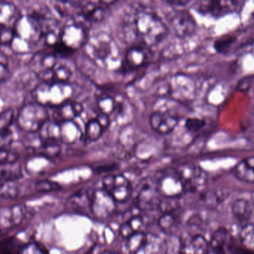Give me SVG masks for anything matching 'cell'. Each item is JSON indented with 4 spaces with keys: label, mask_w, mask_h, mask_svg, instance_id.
<instances>
[{
    "label": "cell",
    "mask_w": 254,
    "mask_h": 254,
    "mask_svg": "<svg viewBox=\"0 0 254 254\" xmlns=\"http://www.w3.org/2000/svg\"><path fill=\"white\" fill-rule=\"evenodd\" d=\"M123 24L125 41L130 47L141 45L151 48L163 41L169 33V29L162 19L145 8L130 11Z\"/></svg>",
    "instance_id": "cell-1"
},
{
    "label": "cell",
    "mask_w": 254,
    "mask_h": 254,
    "mask_svg": "<svg viewBox=\"0 0 254 254\" xmlns=\"http://www.w3.org/2000/svg\"><path fill=\"white\" fill-rule=\"evenodd\" d=\"M74 92L70 83L42 82L32 93L35 102L47 108H55L72 100Z\"/></svg>",
    "instance_id": "cell-2"
},
{
    "label": "cell",
    "mask_w": 254,
    "mask_h": 254,
    "mask_svg": "<svg viewBox=\"0 0 254 254\" xmlns=\"http://www.w3.org/2000/svg\"><path fill=\"white\" fill-rule=\"evenodd\" d=\"M50 120L48 108L38 102L25 104L17 117L19 128L26 133H38L44 124Z\"/></svg>",
    "instance_id": "cell-3"
},
{
    "label": "cell",
    "mask_w": 254,
    "mask_h": 254,
    "mask_svg": "<svg viewBox=\"0 0 254 254\" xmlns=\"http://www.w3.org/2000/svg\"><path fill=\"white\" fill-rule=\"evenodd\" d=\"M88 35L85 26L78 21L66 23L60 30L59 44L68 51H76L85 47Z\"/></svg>",
    "instance_id": "cell-4"
},
{
    "label": "cell",
    "mask_w": 254,
    "mask_h": 254,
    "mask_svg": "<svg viewBox=\"0 0 254 254\" xmlns=\"http://www.w3.org/2000/svg\"><path fill=\"white\" fill-rule=\"evenodd\" d=\"M241 1H197L192 8L198 14L212 18H221L227 14L238 13L243 8Z\"/></svg>",
    "instance_id": "cell-5"
},
{
    "label": "cell",
    "mask_w": 254,
    "mask_h": 254,
    "mask_svg": "<svg viewBox=\"0 0 254 254\" xmlns=\"http://www.w3.org/2000/svg\"><path fill=\"white\" fill-rule=\"evenodd\" d=\"M16 38L32 45L43 40V29L39 19L31 14L20 15L13 27Z\"/></svg>",
    "instance_id": "cell-6"
},
{
    "label": "cell",
    "mask_w": 254,
    "mask_h": 254,
    "mask_svg": "<svg viewBox=\"0 0 254 254\" xmlns=\"http://www.w3.org/2000/svg\"><path fill=\"white\" fill-rule=\"evenodd\" d=\"M102 190L108 193L117 203H126L133 194V186L123 175H108L102 180Z\"/></svg>",
    "instance_id": "cell-7"
},
{
    "label": "cell",
    "mask_w": 254,
    "mask_h": 254,
    "mask_svg": "<svg viewBox=\"0 0 254 254\" xmlns=\"http://www.w3.org/2000/svg\"><path fill=\"white\" fill-rule=\"evenodd\" d=\"M175 170L184 184L186 191H197L206 183V172L194 163L181 165Z\"/></svg>",
    "instance_id": "cell-8"
},
{
    "label": "cell",
    "mask_w": 254,
    "mask_h": 254,
    "mask_svg": "<svg viewBox=\"0 0 254 254\" xmlns=\"http://www.w3.org/2000/svg\"><path fill=\"white\" fill-rule=\"evenodd\" d=\"M117 203L105 190L93 191L91 212L99 218H107L117 212Z\"/></svg>",
    "instance_id": "cell-9"
},
{
    "label": "cell",
    "mask_w": 254,
    "mask_h": 254,
    "mask_svg": "<svg viewBox=\"0 0 254 254\" xmlns=\"http://www.w3.org/2000/svg\"><path fill=\"white\" fill-rule=\"evenodd\" d=\"M159 194L164 197H180L185 192V187L176 170L166 172L157 182Z\"/></svg>",
    "instance_id": "cell-10"
},
{
    "label": "cell",
    "mask_w": 254,
    "mask_h": 254,
    "mask_svg": "<svg viewBox=\"0 0 254 254\" xmlns=\"http://www.w3.org/2000/svg\"><path fill=\"white\" fill-rule=\"evenodd\" d=\"M59 64L57 56L55 53H39L34 55L29 62L32 73L44 81L49 74Z\"/></svg>",
    "instance_id": "cell-11"
},
{
    "label": "cell",
    "mask_w": 254,
    "mask_h": 254,
    "mask_svg": "<svg viewBox=\"0 0 254 254\" xmlns=\"http://www.w3.org/2000/svg\"><path fill=\"white\" fill-rule=\"evenodd\" d=\"M148 121L150 127L154 132L166 135L172 133L176 128L179 119L168 112L154 111L150 115Z\"/></svg>",
    "instance_id": "cell-12"
},
{
    "label": "cell",
    "mask_w": 254,
    "mask_h": 254,
    "mask_svg": "<svg viewBox=\"0 0 254 254\" xmlns=\"http://www.w3.org/2000/svg\"><path fill=\"white\" fill-rule=\"evenodd\" d=\"M171 27L179 37H188L196 29L195 21L190 13L186 11H177L169 18Z\"/></svg>",
    "instance_id": "cell-13"
},
{
    "label": "cell",
    "mask_w": 254,
    "mask_h": 254,
    "mask_svg": "<svg viewBox=\"0 0 254 254\" xmlns=\"http://www.w3.org/2000/svg\"><path fill=\"white\" fill-rule=\"evenodd\" d=\"M235 244L234 239L227 229L218 228L208 242L207 254H229Z\"/></svg>",
    "instance_id": "cell-14"
},
{
    "label": "cell",
    "mask_w": 254,
    "mask_h": 254,
    "mask_svg": "<svg viewBox=\"0 0 254 254\" xmlns=\"http://www.w3.org/2000/svg\"><path fill=\"white\" fill-rule=\"evenodd\" d=\"M208 242L203 235L187 233L180 238V254H207Z\"/></svg>",
    "instance_id": "cell-15"
},
{
    "label": "cell",
    "mask_w": 254,
    "mask_h": 254,
    "mask_svg": "<svg viewBox=\"0 0 254 254\" xmlns=\"http://www.w3.org/2000/svg\"><path fill=\"white\" fill-rule=\"evenodd\" d=\"M151 55L149 47L141 45L130 46L126 51L125 62L129 69H138L148 63Z\"/></svg>",
    "instance_id": "cell-16"
},
{
    "label": "cell",
    "mask_w": 254,
    "mask_h": 254,
    "mask_svg": "<svg viewBox=\"0 0 254 254\" xmlns=\"http://www.w3.org/2000/svg\"><path fill=\"white\" fill-rule=\"evenodd\" d=\"M157 183L146 181L141 186L136 197V204L140 210H147L154 207V205H158L159 195Z\"/></svg>",
    "instance_id": "cell-17"
},
{
    "label": "cell",
    "mask_w": 254,
    "mask_h": 254,
    "mask_svg": "<svg viewBox=\"0 0 254 254\" xmlns=\"http://www.w3.org/2000/svg\"><path fill=\"white\" fill-rule=\"evenodd\" d=\"M53 109L54 111L53 120L61 123L64 122L75 121V119L82 114L84 107L80 102L71 100Z\"/></svg>",
    "instance_id": "cell-18"
},
{
    "label": "cell",
    "mask_w": 254,
    "mask_h": 254,
    "mask_svg": "<svg viewBox=\"0 0 254 254\" xmlns=\"http://www.w3.org/2000/svg\"><path fill=\"white\" fill-rule=\"evenodd\" d=\"M102 4V2H87L80 7L78 15L87 23H99L105 18L107 14L106 5Z\"/></svg>",
    "instance_id": "cell-19"
},
{
    "label": "cell",
    "mask_w": 254,
    "mask_h": 254,
    "mask_svg": "<svg viewBox=\"0 0 254 254\" xmlns=\"http://www.w3.org/2000/svg\"><path fill=\"white\" fill-rule=\"evenodd\" d=\"M93 191L82 190L68 199V206L74 212L87 214L91 212L92 197Z\"/></svg>",
    "instance_id": "cell-20"
},
{
    "label": "cell",
    "mask_w": 254,
    "mask_h": 254,
    "mask_svg": "<svg viewBox=\"0 0 254 254\" xmlns=\"http://www.w3.org/2000/svg\"><path fill=\"white\" fill-rule=\"evenodd\" d=\"M82 138V130L75 121L60 123V142L72 145L81 140Z\"/></svg>",
    "instance_id": "cell-21"
},
{
    "label": "cell",
    "mask_w": 254,
    "mask_h": 254,
    "mask_svg": "<svg viewBox=\"0 0 254 254\" xmlns=\"http://www.w3.org/2000/svg\"><path fill=\"white\" fill-rule=\"evenodd\" d=\"M232 212L239 222L248 224L254 216V203L248 199H237L232 205Z\"/></svg>",
    "instance_id": "cell-22"
},
{
    "label": "cell",
    "mask_w": 254,
    "mask_h": 254,
    "mask_svg": "<svg viewBox=\"0 0 254 254\" xmlns=\"http://www.w3.org/2000/svg\"><path fill=\"white\" fill-rule=\"evenodd\" d=\"M21 14L12 2H0V29L13 28Z\"/></svg>",
    "instance_id": "cell-23"
},
{
    "label": "cell",
    "mask_w": 254,
    "mask_h": 254,
    "mask_svg": "<svg viewBox=\"0 0 254 254\" xmlns=\"http://www.w3.org/2000/svg\"><path fill=\"white\" fill-rule=\"evenodd\" d=\"M234 176L242 182L254 184V158L253 156L239 162L233 169Z\"/></svg>",
    "instance_id": "cell-24"
},
{
    "label": "cell",
    "mask_w": 254,
    "mask_h": 254,
    "mask_svg": "<svg viewBox=\"0 0 254 254\" xmlns=\"http://www.w3.org/2000/svg\"><path fill=\"white\" fill-rule=\"evenodd\" d=\"M44 142L60 143V123L49 120L38 131Z\"/></svg>",
    "instance_id": "cell-25"
},
{
    "label": "cell",
    "mask_w": 254,
    "mask_h": 254,
    "mask_svg": "<svg viewBox=\"0 0 254 254\" xmlns=\"http://www.w3.org/2000/svg\"><path fill=\"white\" fill-rule=\"evenodd\" d=\"M134 254H164V243L155 235L147 234L146 240Z\"/></svg>",
    "instance_id": "cell-26"
},
{
    "label": "cell",
    "mask_w": 254,
    "mask_h": 254,
    "mask_svg": "<svg viewBox=\"0 0 254 254\" xmlns=\"http://www.w3.org/2000/svg\"><path fill=\"white\" fill-rule=\"evenodd\" d=\"M143 224L142 217L138 214H135L122 224L120 229V234L123 238L128 239L134 233L140 232Z\"/></svg>",
    "instance_id": "cell-27"
},
{
    "label": "cell",
    "mask_w": 254,
    "mask_h": 254,
    "mask_svg": "<svg viewBox=\"0 0 254 254\" xmlns=\"http://www.w3.org/2000/svg\"><path fill=\"white\" fill-rule=\"evenodd\" d=\"M72 71L66 65L58 64L43 82L69 83Z\"/></svg>",
    "instance_id": "cell-28"
},
{
    "label": "cell",
    "mask_w": 254,
    "mask_h": 254,
    "mask_svg": "<svg viewBox=\"0 0 254 254\" xmlns=\"http://www.w3.org/2000/svg\"><path fill=\"white\" fill-rule=\"evenodd\" d=\"M104 130L96 118L91 119L87 122L83 133V137L88 142H96L102 137Z\"/></svg>",
    "instance_id": "cell-29"
},
{
    "label": "cell",
    "mask_w": 254,
    "mask_h": 254,
    "mask_svg": "<svg viewBox=\"0 0 254 254\" xmlns=\"http://www.w3.org/2000/svg\"><path fill=\"white\" fill-rule=\"evenodd\" d=\"M62 145L59 142H47L43 143L39 148L33 151L35 155L46 159L55 158L60 154Z\"/></svg>",
    "instance_id": "cell-30"
},
{
    "label": "cell",
    "mask_w": 254,
    "mask_h": 254,
    "mask_svg": "<svg viewBox=\"0 0 254 254\" xmlns=\"http://www.w3.org/2000/svg\"><path fill=\"white\" fill-rule=\"evenodd\" d=\"M23 244L15 237L0 241V254H23Z\"/></svg>",
    "instance_id": "cell-31"
},
{
    "label": "cell",
    "mask_w": 254,
    "mask_h": 254,
    "mask_svg": "<svg viewBox=\"0 0 254 254\" xmlns=\"http://www.w3.org/2000/svg\"><path fill=\"white\" fill-rule=\"evenodd\" d=\"M239 242L245 249L253 251L254 247V227L253 223L244 224L239 233Z\"/></svg>",
    "instance_id": "cell-32"
},
{
    "label": "cell",
    "mask_w": 254,
    "mask_h": 254,
    "mask_svg": "<svg viewBox=\"0 0 254 254\" xmlns=\"http://www.w3.org/2000/svg\"><path fill=\"white\" fill-rule=\"evenodd\" d=\"M237 41V35L230 34L218 38L213 44L214 49L220 54H228Z\"/></svg>",
    "instance_id": "cell-33"
},
{
    "label": "cell",
    "mask_w": 254,
    "mask_h": 254,
    "mask_svg": "<svg viewBox=\"0 0 254 254\" xmlns=\"http://www.w3.org/2000/svg\"><path fill=\"white\" fill-rule=\"evenodd\" d=\"M178 218L175 213L163 214L158 220V227L163 233L170 234L176 230Z\"/></svg>",
    "instance_id": "cell-34"
},
{
    "label": "cell",
    "mask_w": 254,
    "mask_h": 254,
    "mask_svg": "<svg viewBox=\"0 0 254 254\" xmlns=\"http://www.w3.org/2000/svg\"><path fill=\"white\" fill-rule=\"evenodd\" d=\"M13 165L0 166V184L13 182L22 177L20 168Z\"/></svg>",
    "instance_id": "cell-35"
},
{
    "label": "cell",
    "mask_w": 254,
    "mask_h": 254,
    "mask_svg": "<svg viewBox=\"0 0 254 254\" xmlns=\"http://www.w3.org/2000/svg\"><path fill=\"white\" fill-rule=\"evenodd\" d=\"M157 206L163 214L175 213L181 206L180 197H164L159 200Z\"/></svg>",
    "instance_id": "cell-36"
},
{
    "label": "cell",
    "mask_w": 254,
    "mask_h": 254,
    "mask_svg": "<svg viewBox=\"0 0 254 254\" xmlns=\"http://www.w3.org/2000/svg\"><path fill=\"white\" fill-rule=\"evenodd\" d=\"M147 233L140 231L134 233L128 238L127 248L130 254H134L146 240Z\"/></svg>",
    "instance_id": "cell-37"
},
{
    "label": "cell",
    "mask_w": 254,
    "mask_h": 254,
    "mask_svg": "<svg viewBox=\"0 0 254 254\" xmlns=\"http://www.w3.org/2000/svg\"><path fill=\"white\" fill-rule=\"evenodd\" d=\"M97 105L101 114L108 116L112 114L115 110V101L108 95L101 96L98 100Z\"/></svg>",
    "instance_id": "cell-38"
},
{
    "label": "cell",
    "mask_w": 254,
    "mask_h": 254,
    "mask_svg": "<svg viewBox=\"0 0 254 254\" xmlns=\"http://www.w3.org/2000/svg\"><path fill=\"white\" fill-rule=\"evenodd\" d=\"M33 47L34 45H32V44L15 37L14 39L13 40L11 46H10V48L12 50L13 52L17 53V54L23 55L30 53L32 50H33Z\"/></svg>",
    "instance_id": "cell-39"
},
{
    "label": "cell",
    "mask_w": 254,
    "mask_h": 254,
    "mask_svg": "<svg viewBox=\"0 0 254 254\" xmlns=\"http://www.w3.org/2000/svg\"><path fill=\"white\" fill-rule=\"evenodd\" d=\"M19 158L18 153L8 148L0 149V166L14 164Z\"/></svg>",
    "instance_id": "cell-40"
},
{
    "label": "cell",
    "mask_w": 254,
    "mask_h": 254,
    "mask_svg": "<svg viewBox=\"0 0 254 254\" xmlns=\"http://www.w3.org/2000/svg\"><path fill=\"white\" fill-rule=\"evenodd\" d=\"M14 112L11 108L0 113V132L10 130V126L14 121Z\"/></svg>",
    "instance_id": "cell-41"
},
{
    "label": "cell",
    "mask_w": 254,
    "mask_h": 254,
    "mask_svg": "<svg viewBox=\"0 0 254 254\" xmlns=\"http://www.w3.org/2000/svg\"><path fill=\"white\" fill-rule=\"evenodd\" d=\"M206 125V122L204 120L198 117H189L185 121L186 129L191 133H196L200 131Z\"/></svg>",
    "instance_id": "cell-42"
},
{
    "label": "cell",
    "mask_w": 254,
    "mask_h": 254,
    "mask_svg": "<svg viewBox=\"0 0 254 254\" xmlns=\"http://www.w3.org/2000/svg\"><path fill=\"white\" fill-rule=\"evenodd\" d=\"M15 38L13 28H2L0 29V45L9 47Z\"/></svg>",
    "instance_id": "cell-43"
},
{
    "label": "cell",
    "mask_w": 254,
    "mask_h": 254,
    "mask_svg": "<svg viewBox=\"0 0 254 254\" xmlns=\"http://www.w3.org/2000/svg\"><path fill=\"white\" fill-rule=\"evenodd\" d=\"M61 189L62 187L59 184L54 181H48V180L39 181L36 184L37 191L39 192H50V191H57Z\"/></svg>",
    "instance_id": "cell-44"
},
{
    "label": "cell",
    "mask_w": 254,
    "mask_h": 254,
    "mask_svg": "<svg viewBox=\"0 0 254 254\" xmlns=\"http://www.w3.org/2000/svg\"><path fill=\"white\" fill-rule=\"evenodd\" d=\"M11 75L8 59L3 53H0V83L4 82Z\"/></svg>",
    "instance_id": "cell-45"
},
{
    "label": "cell",
    "mask_w": 254,
    "mask_h": 254,
    "mask_svg": "<svg viewBox=\"0 0 254 254\" xmlns=\"http://www.w3.org/2000/svg\"><path fill=\"white\" fill-rule=\"evenodd\" d=\"M253 84H254V76H253V75H246V76L243 77L238 81L236 88L238 91L245 93V92L249 91L252 88Z\"/></svg>",
    "instance_id": "cell-46"
},
{
    "label": "cell",
    "mask_w": 254,
    "mask_h": 254,
    "mask_svg": "<svg viewBox=\"0 0 254 254\" xmlns=\"http://www.w3.org/2000/svg\"><path fill=\"white\" fill-rule=\"evenodd\" d=\"M14 140V135L11 130L0 132V149L8 148Z\"/></svg>",
    "instance_id": "cell-47"
},
{
    "label": "cell",
    "mask_w": 254,
    "mask_h": 254,
    "mask_svg": "<svg viewBox=\"0 0 254 254\" xmlns=\"http://www.w3.org/2000/svg\"><path fill=\"white\" fill-rule=\"evenodd\" d=\"M96 120H97L98 123L102 126L104 130L108 128L109 127L110 123H111V120H110V116L106 115V114H99L96 116Z\"/></svg>",
    "instance_id": "cell-48"
},
{
    "label": "cell",
    "mask_w": 254,
    "mask_h": 254,
    "mask_svg": "<svg viewBox=\"0 0 254 254\" xmlns=\"http://www.w3.org/2000/svg\"><path fill=\"white\" fill-rule=\"evenodd\" d=\"M189 2H188V1H186V2H184V1H183V2H179V1H178V2H177V1H175V2H172V1H170V2H167V3L172 4V5H178V4H181V5H184L188 4Z\"/></svg>",
    "instance_id": "cell-49"
},
{
    "label": "cell",
    "mask_w": 254,
    "mask_h": 254,
    "mask_svg": "<svg viewBox=\"0 0 254 254\" xmlns=\"http://www.w3.org/2000/svg\"><path fill=\"white\" fill-rule=\"evenodd\" d=\"M104 254H120V253L117 252H107L105 253Z\"/></svg>",
    "instance_id": "cell-50"
}]
</instances>
